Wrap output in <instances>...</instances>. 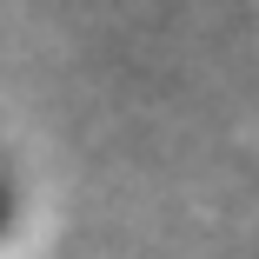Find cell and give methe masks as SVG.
<instances>
[{"label": "cell", "instance_id": "1", "mask_svg": "<svg viewBox=\"0 0 259 259\" xmlns=\"http://www.w3.org/2000/svg\"><path fill=\"white\" fill-rule=\"evenodd\" d=\"M0 220H7V199H0Z\"/></svg>", "mask_w": 259, "mask_h": 259}]
</instances>
